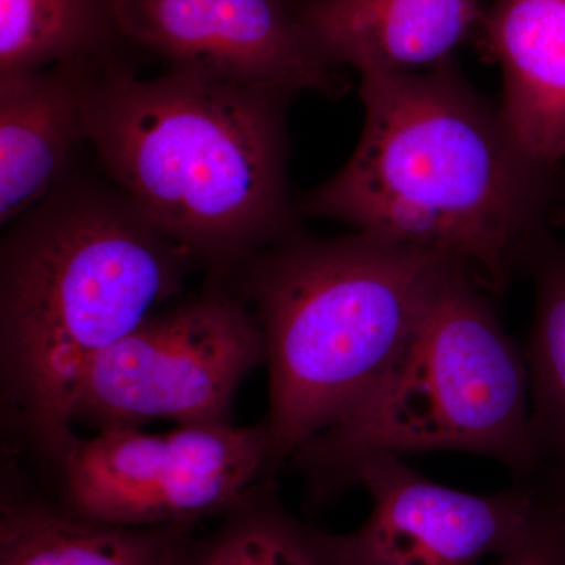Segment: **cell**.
<instances>
[{
	"label": "cell",
	"mask_w": 565,
	"mask_h": 565,
	"mask_svg": "<svg viewBox=\"0 0 565 565\" xmlns=\"http://www.w3.org/2000/svg\"><path fill=\"white\" fill-rule=\"evenodd\" d=\"M371 498L352 533L315 527L330 565H479L515 544L539 512L527 487L475 494L434 482L399 457H374L355 475Z\"/></svg>",
	"instance_id": "obj_8"
},
{
	"label": "cell",
	"mask_w": 565,
	"mask_h": 565,
	"mask_svg": "<svg viewBox=\"0 0 565 565\" xmlns=\"http://www.w3.org/2000/svg\"><path fill=\"white\" fill-rule=\"evenodd\" d=\"M316 47L334 66L419 73L451 61L481 0H294Z\"/></svg>",
	"instance_id": "obj_11"
},
{
	"label": "cell",
	"mask_w": 565,
	"mask_h": 565,
	"mask_svg": "<svg viewBox=\"0 0 565 565\" xmlns=\"http://www.w3.org/2000/svg\"><path fill=\"white\" fill-rule=\"evenodd\" d=\"M110 181V180H109ZM191 256L110 181L65 173L0 245L2 403L57 463L73 401L104 351L184 291Z\"/></svg>",
	"instance_id": "obj_2"
},
{
	"label": "cell",
	"mask_w": 565,
	"mask_h": 565,
	"mask_svg": "<svg viewBox=\"0 0 565 565\" xmlns=\"http://www.w3.org/2000/svg\"><path fill=\"white\" fill-rule=\"evenodd\" d=\"M222 516L214 533L195 542L185 565H330L315 527L286 509L274 478Z\"/></svg>",
	"instance_id": "obj_15"
},
{
	"label": "cell",
	"mask_w": 565,
	"mask_h": 565,
	"mask_svg": "<svg viewBox=\"0 0 565 565\" xmlns=\"http://www.w3.org/2000/svg\"><path fill=\"white\" fill-rule=\"evenodd\" d=\"M62 508L120 526L195 525L225 515L278 465L266 424L233 422L95 430L57 462Z\"/></svg>",
	"instance_id": "obj_7"
},
{
	"label": "cell",
	"mask_w": 565,
	"mask_h": 565,
	"mask_svg": "<svg viewBox=\"0 0 565 565\" xmlns=\"http://www.w3.org/2000/svg\"><path fill=\"white\" fill-rule=\"evenodd\" d=\"M489 289L463 264L438 278L407 343L362 399L291 457L316 504L355 486L374 457L468 452L519 475L541 455L525 351L505 332Z\"/></svg>",
	"instance_id": "obj_5"
},
{
	"label": "cell",
	"mask_w": 565,
	"mask_h": 565,
	"mask_svg": "<svg viewBox=\"0 0 565 565\" xmlns=\"http://www.w3.org/2000/svg\"><path fill=\"white\" fill-rule=\"evenodd\" d=\"M557 222H559V225H563L565 228V210L561 212L559 218H557Z\"/></svg>",
	"instance_id": "obj_19"
},
{
	"label": "cell",
	"mask_w": 565,
	"mask_h": 565,
	"mask_svg": "<svg viewBox=\"0 0 565 565\" xmlns=\"http://www.w3.org/2000/svg\"><path fill=\"white\" fill-rule=\"evenodd\" d=\"M455 259L367 234H299L223 275L262 327L278 467L343 418L407 343Z\"/></svg>",
	"instance_id": "obj_4"
},
{
	"label": "cell",
	"mask_w": 565,
	"mask_h": 565,
	"mask_svg": "<svg viewBox=\"0 0 565 565\" xmlns=\"http://www.w3.org/2000/svg\"><path fill=\"white\" fill-rule=\"evenodd\" d=\"M131 46L169 68L338 98L349 87L303 28L294 0H114Z\"/></svg>",
	"instance_id": "obj_9"
},
{
	"label": "cell",
	"mask_w": 565,
	"mask_h": 565,
	"mask_svg": "<svg viewBox=\"0 0 565 565\" xmlns=\"http://www.w3.org/2000/svg\"><path fill=\"white\" fill-rule=\"evenodd\" d=\"M107 62H65L0 77L2 226L43 202L68 172L74 150L87 141L93 77Z\"/></svg>",
	"instance_id": "obj_10"
},
{
	"label": "cell",
	"mask_w": 565,
	"mask_h": 565,
	"mask_svg": "<svg viewBox=\"0 0 565 565\" xmlns=\"http://www.w3.org/2000/svg\"><path fill=\"white\" fill-rule=\"evenodd\" d=\"M292 93L125 58L93 77L87 141L107 178L210 274L294 236L286 106Z\"/></svg>",
	"instance_id": "obj_3"
},
{
	"label": "cell",
	"mask_w": 565,
	"mask_h": 565,
	"mask_svg": "<svg viewBox=\"0 0 565 565\" xmlns=\"http://www.w3.org/2000/svg\"><path fill=\"white\" fill-rule=\"evenodd\" d=\"M494 559V565H564L555 530L541 501L533 525Z\"/></svg>",
	"instance_id": "obj_17"
},
{
	"label": "cell",
	"mask_w": 565,
	"mask_h": 565,
	"mask_svg": "<svg viewBox=\"0 0 565 565\" xmlns=\"http://www.w3.org/2000/svg\"><path fill=\"white\" fill-rule=\"evenodd\" d=\"M539 501H541L542 508H544L545 514L548 516L550 522H552L553 530H555L557 544H559L561 556H563V563L565 565V479L563 489L557 493L553 503L542 500L541 497H539Z\"/></svg>",
	"instance_id": "obj_18"
},
{
	"label": "cell",
	"mask_w": 565,
	"mask_h": 565,
	"mask_svg": "<svg viewBox=\"0 0 565 565\" xmlns=\"http://www.w3.org/2000/svg\"><path fill=\"white\" fill-rule=\"evenodd\" d=\"M525 359L539 455L555 457L565 473V253L539 270Z\"/></svg>",
	"instance_id": "obj_16"
},
{
	"label": "cell",
	"mask_w": 565,
	"mask_h": 565,
	"mask_svg": "<svg viewBox=\"0 0 565 565\" xmlns=\"http://www.w3.org/2000/svg\"><path fill=\"white\" fill-rule=\"evenodd\" d=\"M481 21L503 73L505 128L552 169L565 159V0H494Z\"/></svg>",
	"instance_id": "obj_12"
},
{
	"label": "cell",
	"mask_w": 565,
	"mask_h": 565,
	"mask_svg": "<svg viewBox=\"0 0 565 565\" xmlns=\"http://www.w3.org/2000/svg\"><path fill=\"white\" fill-rule=\"evenodd\" d=\"M114 0H0V77L120 58Z\"/></svg>",
	"instance_id": "obj_14"
},
{
	"label": "cell",
	"mask_w": 565,
	"mask_h": 565,
	"mask_svg": "<svg viewBox=\"0 0 565 565\" xmlns=\"http://www.w3.org/2000/svg\"><path fill=\"white\" fill-rule=\"evenodd\" d=\"M195 525L120 526L3 490L0 565H185Z\"/></svg>",
	"instance_id": "obj_13"
},
{
	"label": "cell",
	"mask_w": 565,
	"mask_h": 565,
	"mask_svg": "<svg viewBox=\"0 0 565 565\" xmlns=\"http://www.w3.org/2000/svg\"><path fill=\"white\" fill-rule=\"evenodd\" d=\"M178 297L88 367L73 401V422L95 430L232 422L245 379L266 364L252 308L223 275Z\"/></svg>",
	"instance_id": "obj_6"
},
{
	"label": "cell",
	"mask_w": 565,
	"mask_h": 565,
	"mask_svg": "<svg viewBox=\"0 0 565 565\" xmlns=\"http://www.w3.org/2000/svg\"><path fill=\"white\" fill-rule=\"evenodd\" d=\"M362 136L300 211L440 253L503 291L545 202L533 161L451 61L360 76Z\"/></svg>",
	"instance_id": "obj_1"
}]
</instances>
